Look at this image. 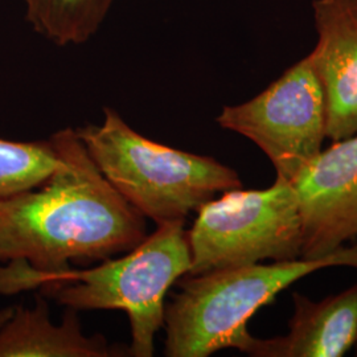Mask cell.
<instances>
[{"label": "cell", "mask_w": 357, "mask_h": 357, "mask_svg": "<svg viewBox=\"0 0 357 357\" xmlns=\"http://www.w3.org/2000/svg\"><path fill=\"white\" fill-rule=\"evenodd\" d=\"M60 166L43 185L0 200V262L26 261L38 271L77 259H107L147 237L146 217L105 178L76 128L51 137Z\"/></svg>", "instance_id": "cell-1"}, {"label": "cell", "mask_w": 357, "mask_h": 357, "mask_svg": "<svg viewBox=\"0 0 357 357\" xmlns=\"http://www.w3.org/2000/svg\"><path fill=\"white\" fill-rule=\"evenodd\" d=\"M184 222L159 224L128 255L107 258L97 268L38 271L26 261H10L7 268H0V294L38 289L59 305L76 311L122 310L131 328L130 356H153L155 336L165 326L167 291L191 268Z\"/></svg>", "instance_id": "cell-2"}, {"label": "cell", "mask_w": 357, "mask_h": 357, "mask_svg": "<svg viewBox=\"0 0 357 357\" xmlns=\"http://www.w3.org/2000/svg\"><path fill=\"white\" fill-rule=\"evenodd\" d=\"M331 266L357 268V243L320 258L275 261L271 265L218 268L178 280L165 308L168 357H208L225 348L253 356L258 340L248 321L277 294L308 274Z\"/></svg>", "instance_id": "cell-3"}, {"label": "cell", "mask_w": 357, "mask_h": 357, "mask_svg": "<svg viewBox=\"0 0 357 357\" xmlns=\"http://www.w3.org/2000/svg\"><path fill=\"white\" fill-rule=\"evenodd\" d=\"M76 132L107 181L156 225L185 220L217 193L243 188L233 168L151 141L112 107L103 109L102 125L89 123Z\"/></svg>", "instance_id": "cell-4"}, {"label": "cell", "mask_w": 357, "mask_h": 357, "mask_svg": "<svg viewBox=\"0 0 357 357\" xmlns=\"http://www.w3.org/2000/svg\"><path fill=\"white\" fill-rule=\"evenodd\" d=\"M188 275L302 258L303 228L293 184L277 178L268 190H231L197 209L188 230Z\"/></svg>", "instance_id": "cell-5"}, {"label": "cell", "mask_w": 357, "mask_h": 357, "mask_svg": "<svg viewBox=\"0 0 357 357\" xmlns=\"http://www.w3.org/2000/svg\"><path fill=\"white\" fill-rule=\"evenodd\" d=\"M216 122L255 143L277 178L293 183L327 138L326 98L310 57L291 65L250 101L225 106Z\"/></svg>", "instance_id": "cell-6"}, {"label": "cell", "mask_w": 357, "mask_h": 357, "mask_svg": "<svg viewBox=\"0 0 357 357\" xmlns=\"http://www.w3.org/2000/svg\"><path fill=\"white\" fill-rule=\"evenodd\" d=\"M291 184L302 217V258L324 257L356 238L357 134L321 150Z\"/></svg>", "instance_id": "cell-7"}, {"label": "cell", "mask_w": 357, "mask_h": 357, "mask_svg": "<svg viewBox=\"0 0 357 357\" xmlns=\"http://www.w3.org/2000/svg\"><path fill=\"white\" fill-rule=\"evenodd\" d=\"M318 43L308 54L326 98L327 138L357 134V0H314Z\"/></svg>", "instance_id": "cell-8"}, {"label": "cell", "mask_w": 357, "mask_h": 357, "mask_svg": "<svg viewBox=\"0 0 357 357\" xmlns=\"http://www.w3.org/2000/svg\"><path fill=\"white\" fill-rule=\"evenodd\" d=\"M289 333L259 339L255 357H340L357 343V283L337 295L312 302L293 294Z\"/></svg>", "instance_id": "cell-9"}, {"label": "cell", "mask_w": 357, "mask_h": 357, "mask_svg": "<svg viewBox=\"0 0 357 357\" xmlns=\"http://www.w3.org/2000/svg\"><path fill=\"white\" fill-rule=\"evenodd\" d=\"M114 356H130L128 347L110 345L100 333L86 336L73 308H66L60 326L53 324L43 296H36L32 308L15 307L0 328V357Z\"/></svg>", "instance_id": "cell-10"}, {"label": "cell", "mask_w": 357, "mask_h": 357, "mask_svg": "<svg viewBox=\"0 0 357 357\" xmlns=\"http://www.w3.org/2000/svg\"><path fill=\"white\" fill-rule=\"evenodd\" d=\"M28 23L59 47L82 45L98 33L116 0H22Z\"/></svg>", "instance_id": "cell-11"}, {"label": "cell", "mask_w": 357, "mask_h": 357, "mask_svg": "<svg viewBox=\"0 0 357 357\" xmlns=\"http://www.w3.org/2000/svg\"><path fill=\"white\" fill-rule=\"evenodd\" d=\"M60 162L52 138L33 142L0 138V200L43 185Z\"/></svg>", "instance_id": "cell-12"}, {"label": "cell", "mask_w": 357, "mask_h": 357, "mask_svg": "<svg viewBox=\"0 0 357 357\" xmlns=\"http://www.w3.org/2000/svg\"><path fill=\"white\" fill-rule=\"evenodd\" d=\"M13 310H15V307H6V308L0 310V328L13 317Z\"/></svg>", "instance_id": "cell-13"}]
</instances>
